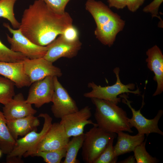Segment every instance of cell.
<instances>
[{
  "label": "cell",
  "instance_id": "1",
  "mask_svg": "<svg viewBox=\"0 0 163 163\" xmlns=\"http://www.w3.org/2000/svg\"><path fill=\"white\" fill-rule=\"evenodd\" d=\"M72 22L68 13L58 14L43 0H36L24 11L19 28L33 43L46 46L72 24Z\"/></svg>",
  "mask_w": 163,
  "mask_h": 163
},
{
  "label": "cell",
  "instance_id": "2",
  "mask_svg": "<svg viewBox=\"0 0 163 163\" xmlns=\"http://www.w3.org/2000/svg\"><path fill=\"white\" fill-rule=\"evenodd\" d=\"M85 7L96 24L94 32L96 38L105 45L112 46L117 34L123 29L125 21L101 1L87 0Z\"/></svg>",
  "mask_w": 163,
  "mask_h": 163
},
{
  "label": "cell",
  "instance_id": "3",
  "mask_svg": "<svg viewBox=\"0 0 163 163\" xmlns=\"http://www.w3.org/2000/svg\"><path fill=\"white\" fill-rule=\"evenodd\" d=\"M91 99L95 107L94 117L98 127L110 133L133 132L126 113L122 108L109 101L94 98Z\"/></svg>",
  "mask_w": 163,
  "mask_h": 163
},
{
  "label": "cell",
  "instance_id": "4",
  "mask_svg": "<svg viewBox=\"0 0 163 163\" xmlns=\"http://www.w3.org/2000/svg\"><path fill=\"white\" fill-rule=\"evenodd\" d=\"M38 117L43 118L44 122L41 131L39 133L34 130L16 140V144L7 155L6 161L8 163H22V158L31 156L42 139L49 131L52 124V118L47 113H41Z\"/></svg>",
  "mask_w": 163,
  "mask_h": 163
},
{
  "label": "cell",
  "instance_id": "5",
  "mask_svg": "<svg viewBox=\"0 0 163 163\" xmlns=\"http://www.w3.org/2000/svg\"><path fill=\"white\" fill-rule=\"evenodd\" d=\"M85 133L82 147V156L86 163H94L102 152L111 139L116 136L115 133L108 132L97 125Z\"/></svg>",
  "mask_w": 163,
  "mask_h": 163
},
{
  "label": "cell",
  "instance_id": "6",
  "mask_svg": "<svg viewBox=\"0 0 163 163\" xmlns=\"http://www.w3.org/2000/svg\"><path fill=\"white\" fill-rule=\"evenodd\" d=\"M120 69L118 67L115 68L113 71L116 75L117 81L111 86L102 87L98 85L93 82L88 84V87L91 90L84 94V96L88 98H97L111 101L116 104L120 102L121 99L118 96L123 94L129 93L140 95V91L139 88L132 91L135 88V85L133 83L124 85L120 81L119 72Z\"/></svg>",
  "mask_w": 163,
  "mask_h": 163
},
{
  "label": "cell",
  "instance_id": "7",
  "mask_svg": "<svg viewBox=\"0 0 163 163\" xmlns=\"http://www.w3.org/2000/svg\"><path fill=\"white\" fill-rule=\"evenodd\" d=\"M3 25L12 35L11 37L7 35L11 50L21 53L30 59L44 57L47 50V46H40L33 43L23 34L19 28L13 29L6 23H3Z\"/></svg>",
  "mask_w": 163,
  "mask_h": 163
},
{
  "label": "cell",
  "instance_id": "8",
  "mask_svg": "<svg viewBox=\"0 0 163 163\" xmlns=\"http://www.w3.org/2000/svg\"><path fill=\"white\" fill-rule=\"evenodd\" d=\"M120 96L122 98V102L126 104L131 110L132 116L131 118H128V121L131 128L134 127L137 129L138 134H145L147 136L150 133H155L163 135V132L159 129L158 125V121L163 114L162 110H159L154 118L149 119L144 116L141 112V110L144 104V95L142 106L138 110L132 107L131 105L132 101L128 99L127 95L124 93Z\"/></svg>",
  "mask_w": 163,
  "mask_h": 163
},
{
  "label": "cell",
  "instance_id": "9",
  "mask_svg": "<svg viewBox=\"0 0 163 163\" xmlns=\"http://www.w3.org/2000/svg\"><path fill=\"white\" fill-rule=\"evenodd\" d=\"M24 72L31 83L48 76L59 77L62 75L60 69L43 57L28 58L23 62Z\"/></svg>",
  "mask_w": 163,
  "mask_h": 163
},
{
  "label": "cell",
  "instance_id": "10",
  "mask_svg": "<svg viewBox=\"0 0 163 163\" xmlns=\"http://www.w3.org/2000/svg\"><path fill=\"white\" fill-rule=\"evenodd\" d=\"M54 90L51 110L54 117L61 119L63 116L78 110L75 101L63 86L56 77H53Z\"/></svg>",
  "mask_w": 163,
  "mask_h": 163
},
{
  "label": "cell",
  "instance_id": "11",
  "mask_svg": "<svg viewBox=\"0 0 163 163\" xmlns=\"http://www.w3.org/2000/svg\"><path fill=\"white\" fill-rule=\"evenodd\" d=\"M91 115V108L86 106L63 116L59 123L63 126L67 136L70 138L84 133L85 127L87 125H97L96 123H94L89 120Z\"/></svg>",
  "mask_w": 163,
  "mask_h": 163
},
{
  "label": "cell",
  "instance_id": "12",
  "mask_svg": "<svg viewBox=\"0 0 163 163\" xmlns=\"http://www.w3.org/2000/svg\"><path fill=\"white\" fill-rule=\"evenodd\" d=\"M26 101L39 108L52 102L54 90L53 77L48 76L31 85Z\"/></svg>",
  "mask_w": 163,
  "mask_h": 163
},
{
  "label": "cell",
  "instance_id": "13",
  "mask_svg": "<svg viewBox=\"0 0 163 163\" xmlns=\"http://www.w3.org/2000/svg\"><path fill=\"white\" fill-rule=\"evenodd\" d=\"M82 46L80 40L71 42L59 35L47 46V50L43 57L52 63L61 57L72 58L77 55Z\"/></svg>",
  "mask_w": 163,
  "mask_h": 163
},
{
  "label": "cell",
  "instance_id": "14",
  "mask_svg": "<svg viewBox=\"0 0 163 163\" xmlns=\"http://www.w3.org/2000/svg\"><path fill=\"white\" fill-rule=\"evenodd\" d=\"M69 139L63 126L60 123H52L48 132L37 146L34 153L39 151L58 150L66 148Z\"/></svg>",
  "mask_w": 163,
  "mask_h": 163
},
{
  "label": "cell",
  "instance_id": "15",
  "mask_svg": "<svg viewBox=\"0 0 163 163\" xmlns=\"http://www.w3.org/2000/svg\"><path fill=\"white\" fill-rule=\"evenodd\" d=\"M3 107V113L7 120L30 115H34L37 111L27 103L23 94L19 93L15 95L13 98Z\"/></svg>",
  "mask_w": 163,
  "mask_h": 163
},
{
  "label": "cell",
  "instance_id": "16",
  "mask_svg": "<svg viewBox=\"0 0 163 163\" xmlns=\"http://www.w3.org/2000/svg\"><path fill=\"white\" fill-rule=\"evenodd\" d=\"M146 54L147 67L154 73L153 80L157 83L156 90L153 95L155 96L161 94L163 91V55L156 45L149 49Z\"/></svg>",
  "mask_w": 163,
  "mask_h": 163
},
{
  "label": "cell",
  "instance_id": "17",
  "mask_svg": "<svg viewBox=\"0 0 163 163\" xmlns=\"http://www.w3.org/2000/svg\"><path fill=\"white\" fill-rule=\"evenodd\" d=\"M0 75L12 81L18 88L29 86L32 84L24 72L23 62H0Z\"/></svg>",
  "mask_w": 163,
  "mask_h": 163
},
{
  "label": "cell",
  "instance_id": "18",
  "mask_svg": "<svg viewBox=\"0 0 163 163\" xmlns=\"http://www.w3.org/2000/svg\"><path fill=\"white\" fill-rule=\"evenodd\" d=\"M40 123L38 117L34 115L7 120L6 122L9 131L16 141L19 136L23 137L33 130H37Z\"/></svg>",
  "mask_w": 163,
  "mask_h": 163
},
{
  "label": "cell",
  "instance_id": "19",
  "mask_svg": "<svg viewBox=\"0 0 163 163\" xmlns=\"http://www.w3.org/2000/svg\"><path fill=\"white\" fill-rule=\"evenodd\" d=\"M117 141L113 146L114 155L118 156L133 152L135 148L142 142L145 139V135L137 134L134 136L120 131L117 133Z\"/></svg>",
  "mask_w": 163,
  "mask_h": 163
},
{
  "label": "cell",
  "instance_id": "20",
  "mask_svg": "<svg viewBox=\"0 0 163 163\" xmlns=\"http://www.w3.org/2000/svg\"><path fill=\"white\" fill-rule=\"evenodd\" d=\"M6 122L3 112L0 110V149L2 153L7 155L14 147L16 141L11 135Z\"/></svg>",
  "mask_w": 163,
  "mask_h": 163
},
{
  "label": "cell",
  "instance_id": "21",
  "mask_svg": "<svg viewBox=\"0 0 163 163\" xmlns=\"http://www.w3.org/2000/svg\"><path fill=\"white\" fill-rule=\"evenodd\" d=\"M85 137V133L73 136L69 140L66 147V153L63 163H77V156L80 149L82 147Z\"/></svg>",
  "mask_w": 163,
  "mask_h": 163
},
{
  "label": "cell",
  "instance_id": "22",
  "mask_svg": "<svg viewBox=\"0 0 163 163\" xmlns=\"http://www.w3.org/2000/svg\"><path fill=\"white\" fill-rule=\"evenodd\" d=\"M17 0H0V18L8 21L15 29H18L20 26V22L15 17L14 12V5Z\"/></svg>",
  "mask_w": 163,
  "mask_h": 163
},
{
  "label": "cell",
  "instance_id": "23",
  "mask_svg": "<svg viewBox=\"0 0 163 163\" xmlns=\"http://www.w3.org/2000/svg\"><path fill=\"white\" fill-rule=\"evenodd\" d=\"M14 83L4 77L0 76V103L3 105L9 102L15 95Z\"/></svg>",
  "mask_w": 163,
  "mask_h": 163
},
{
  "label": "cell",
  "instance_id": "24",
  "mask_svg": "<svg viewBox=\"0 0 163 163\" xmlns=\"http://www.w3.org/2000/svg\"><path fill=\"white\" fill-rule=\"evenodd\" d=\"M22 53L14 52L5 45L0 40V62H20L28 59Z\"/></svg>",
  "mask_w": 163,
  "mask_h": 163
},
{
  "label": "cell",
  "instance_id": "25",
  "mask_svg": "<svg viewBox=\"0 0 163 163\" xmlns=\"http://www.w3.org/2000/svg\"><path fill=\"white\" fill-rule=\"evenodd\" d=\"M66 153V148L58 150L37 152L31 156L41 157L47 163H60L62 158L65 157Z\"/></svg>",
  "mask_w": 163,
  "mask_h": 163
},
{
  "label": "cell",
  "instance_id": "26",
  "mask_svg": "<svg viewBox=\"0 0 163 163\" xmlns=\"http://www.w3.org/2000/svg\"><path fill=\"white\" fill-rule=\"evenodd\" d=\"M146 139L140 145L137 146L133 152L137 163H156L158 160L150 155L146 151L145 145Z\"/></svg>",
  "mask_w": 163,
  "mask_h": 163
},
{
  "label": "cell",
  "instance_id": "27",
  "mask_svg": "<svg viewBox=\"0 0 163 163\" xmlns=\"http://www.w3.org/2000/svg\"><path fill=\"white\" fill-rule=\"evenodd\" d=\"M115 138H112L106 148L94 163H115L117 157L115 156L113 145Z\"/></svg>",
  "mask_w": 163,
  "mask_h": 163
},
{
  "label": "cell",
  "instance_id": "28",
  "mask_svg": "<svg viewBox=\"0 0 163 163\" xmlns=\"http://www.w3.org/2000/svg\"><path fill=\"white\" fill-rule=\"evenodd\" d=\"M53 11L59 14L65 13L66 7L70 0H43Z\"/></svg>",
  "mask_w": 163,
  "mask_h": 163
},
{
  "label": "cell",
  "instance_id": "29",
  "mask_svg": "<svg viewBox=\"0 0 163 163\" xmlns=\"http://www.w3.org/2000/svg\"><path fill=\"white\" fill-rule=\"evenodd\" d=\"M60 35L66 40L71 42L79 40L78 30L73 24L67 27Z\"/></svg>",
  "mask_w": 163,
  "mask_h": 163
},
{
  "label": "cell",
  "instance_id": "30",
  "mask_svg": "<svg viewBox=\"0 0 163 163\" xmlns=\"http://www.w3.org/2000/svg\"><path fill=\"white\" fill-rule=\"evenodd\" d=\"M163 2V0H153L143 9V12L150 13L152 18L156 17L159 19L161 24L163 21L159 15L158 11L159 7Z\"/></svg>",
  "mask_w": 163,
  "mask_h": 163
},
{
  "label": "cell",
  "instance_id": "31",
  "mask_svg": "<svg viewBox=\"0 0 163 163\" xmlns=\"http://www.w3.org/2000/svg\"><path fill=\"white\" fill-rule=\"evenodd\" d=\"M145 0H126V6L132 12L136 11L143 4Z\"/></svg>",
  "mask_w": 163,
  "mask_h": 163
},
{
  "label": "cell",
  "instance_id": "32",
  "mask_svg": "<svg viewBox=\"0 0 163 163\" xmlns=\"http://www.w3.org/2000/svg\"><path fill=\"white\" fill-rule=\"evenodd\" d=\"M108 7L122 9L126 6V0H107Z\"/></svg>",
  "mask_w": 163,
  "mask_h": 163
},
{
  "label": "cell",
  "instance_id": "33",
  "mask_svg": "<svg viewBox=\"0 0 163 163\" xmlns=\"http://www.w3.org/2000/svg\"><path fill=\"white\" fill-rule=\"evenodd\" d=\"M119 163H135L136 161L134 156H130L123 160L120 161Z\"/></svg>",
  "mask_w": 163,
  "mask_h": 163
},
{
  "label": "cell",
  "instance_id": "34",
  "mask_svg": "<svg viewBox=\"0 0 163 163\" xmlns=\"http://www.w3.org/2000/svg\"><path fill=\"white\" fill-rule=\"evenodd\" d=\"M2 152L1 151V150L0 149V157H1L2 154Z\"/></svg>",
  "mask_w": 163,
  "mask_h": 163
},
{
  "label": "cell",
  "instance_id": "35",
  "mask_svg": "<svg viewBox=\"0 0 163 163\" xmlns=\"http://www.w3.org/2000/svg\"></svg>",
  "mask_w": 163,
  "mask_h": 163
}]
</instances>
